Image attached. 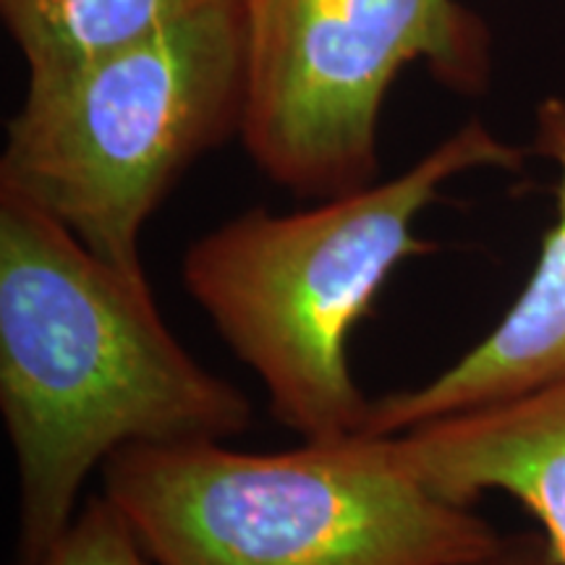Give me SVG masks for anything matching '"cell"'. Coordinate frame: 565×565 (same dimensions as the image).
Masks as SVG:
<instances>
[{
  "label": "cell",
  "instance_id": "3957f363",
  "mask_svg": "<svg viewBox=\"0 0 565 565\" xmlns=\"http://www.w3.org/2000/svg\"><path fill=\"white\" fill-rule=\"evenodd\" d=\"M103 494L154 565H450L503 536L364 435L280 454L126 445L103 466Z\"/></svg>",
  "mask_w": 565,
  "mask_h": 565
},
{
  "label": "cell",
  "instance_id": "30bf717a",
  "mask_svg": "<svg viewBox=\"0 0 565 565\" xmlns=\"http://www.w3.org/2000/svg\"><path fill=\"white\" fill-rule=\"evenodd\" d=\"M450 565H565L563 557L555 553L542 529L534 532L503 534L500 542L484 555L469 557V561Z\"/></svg>",
  "mask_w": 565,
  "mask_h": 565
},
{
  "label": "cell",
  "instance_id": "5b68a950",
  "mask_svg": "<svg viewBox=\"0 0 565 565\" xmlns=\"http://www.w3.org/2000/svg\"><path fill=\"white\" fill-rule=\"evenodd\" d=\"M246 97L238 139L257 171L301 200L377 181L380 113L398 74L424 63L479 95L490 32L461 0H238Z\"/></svg>",
  "mask_w": 565,
  "mask_h": 565
},
{
  "label": "cell",
  "instance_id": "6da1fadb",
  "mask_svg": "<svg viewBox=\"0 0 565 565\" xmlns=\"http://www.w3.org/2000/svg\"><path fill=\"white\" fill-rule=\"evenodd\" d=\"M0 414L19 475V563L79 513L95 469L126 445L231 440L252 401L183 349L150 280L97 257L0 186Z\"/></svg>",
  "mask_w": 565,
  "mask_h": 565
},
{
  "label": "cell",
  "instance_id": "7a4b0ae2",
  "mask_svg": "<svg viewBox=\"0 0 565 565\" xmlns=\"http://www.w3.org/2000/svg\"><path fill=\"white\" fill-rule=\"evenodd\" d=\"M526 152L471 118L393 179L299 212H238L183 252V288L257 374L282 427L307 443L356 437L372 398L351 372L353 328L395 267L437 249L416 223L445 183L521 171Z\"/></svg>",
  "mask_w": 565,
  "mask_h": 565
},
{
  "label": "cell",
  "instance_id": "52a82bcc",
  "mask_svg": "<svg viewBox=\"0 0 565 565\" xmlns=\"http://www.w3.org/2000/svg\"><path fill=\"white\" fill-rule=\"evenodd\" d=\"M374 440L393 466L456 503L477 505L484 492L519 500L565 563V385Z\"/></svg>",
  "mask_w": 565,
  "mask_h": 565
},
{
  "label": "cell",
  "instance_id": "8992f818",
  "mask_svg": "<svg viewBox=\"0 0 565 565\" xmlns=\"http://www.w3.org/2000/svg\"><path fill=\"white\" fill-rule=\"evenodd\" d=\"M532 152L555 168V221L526 286L477 345L427 383L372 398L366 437L565 385V97L534 108Z\"/></svg>",
  "mask_w": 565,
  "mask_h": 565
},
{
  "label": "cell",
  "instance_id": "277c9868",
  "mask_svg": "<svg viewBox=\"0 0 565 565\" xmlns=\"http://www.w3.org/2000/svg\"><path fill=\"white\" fill-rule=\"evenodd\" d=\"M246 97L238 0L55 71H26L0 186L147 280L141 233L196 160L238 137Z\"/></svg>",
  "mask_w": 565,
  "mask_h": 565
},
{
  "label": "cell",
  "instance_id": "9c48e42d",
  "mask_svg": "<svg viewBox=\"0 0 565 565\" xmlns=\"http://www.w3.org/2000/svg\"><path fill=\"white\" fill-rule=\"evenodd\" d=\"M19 565H154L105 494L79 508L76 519L38 563Z\"/></svg>",
  "mask_w": 565,
  "mask_h": 565
},
{
  "label": "cell",
  "instance_id": "ba28073f",
  "mask_svg": "<svg viewBox=\"0 0 565 565\" xmlns=\"http://www.w3.org/2000/svg\"><path fill=\"white\" fill-rule=\"evenodd\" d=\"M225 0H0L26 71H55L131 45Z\"/></svg>",
  "mask_w": 565,
  "mask_h": 565
}]
</instances>
